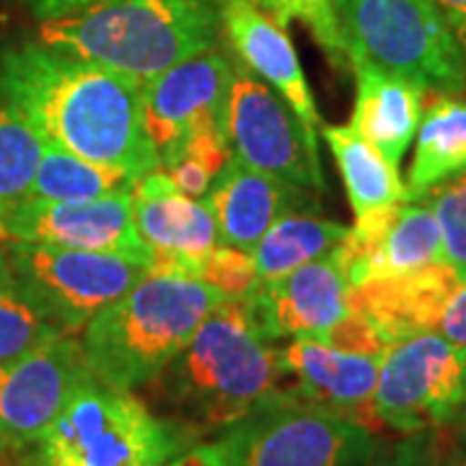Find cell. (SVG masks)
<instances>
[{
  "mask_svg": "<svg viewBox=\"0 0 466 466\" xmlns=\"http://www.w3.org/2000/svg\"><path fill=\"white\" fill-rule=\"evenodd\" d=\"M0 99L26 116L45 143L135 182L158 168L146 125L143 84L42 39L0 52Z\"/></svg>",
  "mask_w": 466,
  "mask_h": 466,
  "instance_id": "1",
  "label": "cell"
},
{
  "mask_svg": "<svg viewBox=\"0 0 466 466\" xmlns=\"http://www.w3.org/2000/svg\"><path fill=\"white\" fill-rule=\"evenodd\" d=\"M150 383L179 420L233 428L290 397L280 348L254 324L244 300H226Z\"/></svg>",
  "mask_w": 466,
  "mask_h": 466,
  "instance_id": "2",
  "label": "cell"
},
{
  "mask_svg": "<svg viewBox=\"0 0 466 466\" xmlns=\"http://www.w3.org/2000/svg\"><path fill=\"white\" fill-rule=\"evenodd\" d=\"M220 0H109L42 21L39 39L146 84L168 67L216 50Z\"/></svg>",
  "mask_w": 466,
  "mask_h": 466,
  "instance_id": "3",
  "label": "cell"
},
{
  "mask_svg": "<svg viewBox=\"0 0 466 466\" xmlns=\"http://www.w3.org/2000/svg\"><path fill=\"white\" fill-rule=\"evenodd\" d=\"M226 300L200 278L148 272L88 321L81 332L86 363L101 383L127 391L148 386Z\"/></svg>",
  "mask_w": 466,
  "mask_h": 466,
  "instance_id": "4",
  "label": "cell"
},
{
  "mask_svg": "<svg viewBox=\"0 0 466 466\" xmlns=\"http://www.w3.org/2000/svg\"><path fill=\"white\" fill-rule=\"evenodd\" d=\"M348 57L360 55L420 86L425 94H461L466 47L435 0H332Z\"/></svg>",
  "mask_w": 466,
  "mask_h": 466,
  "instance_id": "5",
  "label": "cell"
},
{
  "mask_svg": "<svg viewBox=\"0 0 466 466\" xmlns=\"http://www.w3.org/2000/svg\"><path fill=\"white\" fill-rule=\"evenodd\" d=\"M182 443L133 391L91 379L34 441L29 466H164Z\"/></svg>",
  "mask_w": 466,
  "mask_h": 466,
  "instance_id": "6",
  "label": "cell"
},
{
  "mask_svg": "<svg viewBox=\"0 0 466 466\" xmlns=\"http://www.w3.org/2000/svg\"><path fill=\"white\" fill-rule=\"evenodd\" d=\"M5 262L39 311L66 334H81L150 269L119 254L47 244H0Z\"/></svg>",
  "mask_w": 466,
  "mask_h": 466,
  "instance_id": "7",
  "label": "cell"
},
{
  "mask_svg": "<svg viewBox=\"0 0 466 466\" xmlns=\"http://www.w3.org/2000/svg\"><path fill=\"white\" fill-rule=\"evenodd\" d=\"M466 412V348L438 332L391 342L379 366L373 417L401 435L431 433Z\"/></svg>",
  "mask_w": 466,
  "mask_h": 466,
  "instance_id": "8",
  "label": "cell"
},
{
  "mask_svg": "<svg viewBox=\"0 0 466 466\" xmlns=\"http://www.w3.org/2000/svg\"><path fill=\"white\" fill-rule=\"evenodd\" d=\"M226 133L233 156L247 167L299 189H324L319 137L272 86L244 66L233 67Z\"/></svg>",
  "mask_w": 466,
  "mask_h": 466,
  "instance_id": "9",
  "label": "cell"
},
{
  "mask_svg": "<svg viewBox=\"0 0 466 466\" xmlns=\"http://www.w3.org/2000/svg\"><path fill=\"white\" fill-rule=\"evenodd\" d=\"M238 428V466H366L373 433L299 397L269 404Z\"/></svg>",
  "mask_w": 466,
  "mask_h": 466,
  "instance_id": "10",
  "label": "cell"
},
{
  "mask_svg": "<svg viewBox=\"0 0 466 466\" xmlns=\"http://www.w3.org/2000/svg\"><path fill=\"white\" fill-rule=\"evenodd\" d=\"M5 241L104 251L153 267V254L135 226L133 189L91 202H21L0 213V244Z\"/></svg>",
  "mask_w": 466,
  "mask_h": 466,
  "instance_id": "11",
  "label": "cell"
},
{
  "mask_svg": "<svg viewBox=\"0 0 466 466\" xmlns=\"http://www.w3.org/2000/svg\"><path fill=\"white\" fill-rule=\"evenodd\" d=\"M91 379L84 345L70 334L0 363V449L32 446Z\"/></svg>",
  "mask_w": 466,
  "mask_h": 466,
  "instance_id": "12",
  "label": "cell"
},
{
  "mask_svg": "<svg viewBox=\"0 0 466 466\" xmlns=\"http://www.w3.org/2000/svg\"><path fill=\"white\" fill-rule=\"evenodd\" d=\"M233 66L208 50L143 84V125L158 168L184 140L202 130H226Z\"/></svg>",
  "mask_w": 466,
  "mask_h": 466,
  "instance_id": "13",
  "label": "cell"
},
{
  "mask_svg": "<svg viewBox=\"0 0 466 466\" xmlns=\"http://www.w3.org/2000/svg\"><path fill=\"white\" fill-rule=\"evenodd\" d=\"M334 254L352 288L443 262V241L431 205L410 200L355 218V226Z\"/></svg>",
  "mask_w": 466,
  "mask_h": 466,
  "instance_id": "14",
  "label": "cell"
},
{
  "mask_svg": "<svg viewBox=\"0 0 466 466\" xmlns=\"http://www.w3.org/2000/svg\"><path fill=\"white\" fill-rule=\"evenodd\" d=\"M133 218L143 244L153 254L150 272H182L198 278L205 257L220 247L210 208L205 200L187 198L164 168L135 182Z\"/></svg>",
  "mask_w": 466,
  "mask_h": 466,
  "instance_id": "15",
  "label": "cell"
},
{
  "mask_svg": "<svg viewBox=\"0 0 466 466\" xmlns=\"http://www.w3.org/2000/svg\"><path fill=\"white\" fill-rule=\"evenodd\" d=\"M244 303L267 339H317L350 314V280L337 254H329L275 283H259Z\"/></svg>",
  "mask_w": 466,
  "mask_h": 466,
  "instance_id": "16",
  "label": "cell"
},
{
  "mask_svg": "<svg viewBox=\"0 0 466 466\" xmlns=\"http://www.w3.org/2000/svg\"><path fill=\"white\" fill-rule=\"evenodd\" d=\"M280 366L293 397L355 420L370 433L381 431L373 417L381 358L329 348L314 337H293L280 348Z\"/></svg>",
  "mask_w": 466,
  "mask_h": 466,
  "instance_id": "17",
  "label": "cell"
},
{
  "mask_svg": "<svg viewBox=\"0 0 466 466\" xmlns=\"http://www.w3.org/2000/svg\"><path fill=\"white\" fill-rule=\"evenodd\" d=\"M220 21L223 34L228 36L244 67L272 86L296 109L306 130L319 137V115L311 86L306 81L296 47L283 24L251 0H220Z\"/></svg>",
  "mask_w": 466,
  "mask_h": 466,
  "instance_id": "18",
  "label": "cell"
},
{
  "mask_svg": "<svg viewBox=\"0 0 466 466\" xmlns=\"http://www.w3.org/2000/svg\"><path fill=\"white\" fill-rule=\"evenodd\" d=\"M464 283L446 262H435L410 275L379 278L350 288V311L360 314L386 339V345L435 332L451 293Z\"/></svg>",
  "mask_w": 466,
  "mask_h": 466,
  "instance_id": "19",
  "label": "cell"
},
{
  "mask_svg": "<svg viewBox=\"0 0 466 466\" xmlns=\"http://www.w3.org/2000/svg\"><path fill=\"white\" fill-rule=\"evenodd\" d=\"M348 63L355 73V106L350 127L379 150L391 167L400 168L401 156L415 140L425 112V91L360 55L348 57Z\"/></svg>",
  "mask_w": 466,
  "mask_h": 466,
  "instance_id": "20",
  "label": "cell"
},
{
  "mask_svg": "<svg viewBox=\"0 0 466 466\" xmlns=\"http://www.w3.org/2000/svg\"><path fill=\"white\" fill-rule=\"evenodd\" d=\"M299 187L247 167L233 156L202 198L216 218L223 247L251 251L275 220L299 202Z\"/></svg>",
  "mask_w": 466,
  "mask_h": 466,
  "instance_id": "21",
  "label": "cell"
},
{
  "mask_svg": "<svg viewBox=\"0 0 466 466\" xmlns=\"http://www.w3.org/2000/svg\"><path fill=\"white\" fill-rule=\"evenodd\" d=\"M466 171V99L438 94L422 112L415 156L407 174V200H420L438 184Z\"/></svg>",
  "mask_w": 466,
  "mask_h": 466,
  "instance_id": "22",
  "label": "cell"
},
{
  "mask_svg": "<svg viewBox=\"0 0 466 466\" xmlns=\"http://www.w3.org/2000/svg\"><path fill=\"white\" fill-rule=\"evenodd\" d=\"M321 135L342 174L355 218L370 216L397 202H410L407 187L400 179V168L391 167L350 125H324Z\"/></svg>",
  "mask_w": 466,
  "mask_h": 466,
  "instance_id": "23",
  "label": "cell"
},
{
  "mask_svg": "<svg viewBox=\"0 0 466 466\" xmlns=\"http://www.w3.org/2000/svg\"><path fill=\"white\" fill-rule=\"evenodd\" d=\"M350 228L314 216H283L251 249L259 283H275L293 269L329 257L345 241Z\"/></svg>",
  "mask_w": 466,
  "mask_h": 466,
  "instance_id": "24",
  "label": "cell"
},
{
  "mask_svg": "<svg viewBox=\"0 0 466 466\" xmlns=\"http://www.w3.org/2000/svg\"><path fill=\"white\" fill-rule=\"evenodd\" d=\"M133 187L135 179L122 168L94 164L88 158H81L76 153H67L47 143L29 200L91 202L116 195V192H130Z\"/></svg>",
  "mask_w": 466,
  "mask_h": 466,
  "instance_id": "25",
  "label": "cell"
},
{
  "mask_svg": "<svg viewBox=\"0 0 466 466\" xmlns=\"http://www.w3.org/2000/svg\"><path fill=\"white\" fill-rule=\"evenodd\" d=\"M60 337H66V332L39 311L0 249V363L18 360Z\"/></svg>",
  "mask_w": 466,
  "mask_h": 466,
  "instance_id": "26",
  "label": "cell"
},
{
  "mask_svg": "<svg viewBox=\"0 0 466 466\" xmlns=\"http://www.w3.org/2000/svg\"><path fill=\"white\" fill-rule=\"evenodd\" d=\"M45 146L32 122L0 99V213L29 200Z\"/></svg>",
  "mask_w": 466,
  "mask_h": 466,
  "instance_id": "27",
  "label": "cell"
},
{
  "mask_svg": "<svg viewBox=\"0 0 466 466\" xmlns=\"http://www.w3.org/2000/svg\"><path fill=\"white\" fill-rule=\"evenodd\" d=\"M233 158V148L226 130H202L184 140L179 150L164 164V171L171 182L182 189L187 198L200 200L210 192L220 171L228 167Z\"/></svg>",
  "mask_w": 466,
  "mask_h": 466,
  "instance_id": "28",
  "label": "cell"
},
{
  "mask_svg": "<svg viewBox=\"0 0 466 466\" xmlns=\"http://www.w3.org/2000/svg\"><path fill=\"white\" fill-rule=\"evenodd\" d=\"M420 200L431 205L438 220L443 262L453 267L461 280H466V171L449 182L438 184Z\"/></svg>",
  "mask_w": 466,
  "mask_h": 466,
  "instance_id": "29",
  "label": "cell"
},
{
  "mask_svg": "<svg viewBox=\"0 0 466 466\" xmlns=\"http://www.w3.org/2000/svg\"><path fill=\"white\" fill-rule=\"evenodd\" d=\"M262 11H267L275 21L288 26L290 21H300L309 26L319 45L324 47L327 57L339 67L348 60L345 42L337 26V18L332 11V0H251Z\"/></svg>",
  "mask_w": 466,
  "mask_h": 466,
  "instance_id": "30",
  "label": "cell"
},
{
  "mask_svg": "<svg viewBox=\"0 0 466 466\" xmlns=\"http://www.w3.org/2000/svg\"><path fill=\"white\" fill-rule=\"evenodd\" d=\"M198 278L213 285L228 300H249L259 288V278L251 262V251L218 247L213 249L198 269Z\"/></svg>",
  "mask_w": 466,
  "mask_h": 466,
  "instance_id": "31",
  "label": "cell"
},
{
  "mask_svg": "<svg viewBox=\"0 0 466 466\" xmlns=\"http://www.w3.org/2000/svg\"><path fill=\"white\" fill-rule=\"evenodd\" d=\"M317 339L329 348L358 352V355H373V358H383V352L389 348L381 334L373 329V324L355 311H350L348 317L337 321L329 332H324Z\"/></svg>",
  "mask_w": 466,
  "mask_h": 466,
  "instance_id": "32",
  "label": "cell"
},
{
  "mask_svg": "<svg viewBox=\"0 0 466 466\" xmlns=\"http://www.w3.org/2000/svg\"><path fill=\"white\" fill-rule=\"evenodd\" d=\"M366 466H441L438 446H435V431L404 435L401 441L376 446Z\"/></svg>",
  "mask_w": 466,
  "mask_h": 466,
  "instance_id": "33",
  "label": "cell"
},
{
  "mask_svg": "<svg viewBox=\"0 0 466 466\" xmlns=\"http://www.w3.org/2000/svg\"><path fill=\"white\" fill-rule=\"evenodd\" d=\"M238 446H241V438H238V428L233 425L223 438L187 451L184 456L171 459L164 466H238Z\"/></svg>",
  "mask_w": 466,
  "mask_h": 466,
  "instance_id": "34",
  "label": "cell"
},
{
  "mask_svg": "<svg viewBox=\"0 0 466 466\" xmlns=\"http://www.w3.org/2000/svg\"><path fill=\"white\" fill-rule=\"evenodd\" d=\"M435 332L466 348V280L446 300V306L441 311V319L435 324Z\"/></svg>",
  "mask_w": 466,
  "mask_h": 466,
  "instance_id": "35",
  "label": "cell"
},
{
  "mask_svg": "<svg viewBox=\"0 0 466 466\" xmlns=\"http://www.w3.org/2000/svg\"><path fill=\"white\" fill-rule=\"evenodd\" d=\"M26 3L39 21H50V18L70 16V14H78V11L109 3V0H26Z\"/></svg>",
  "mask_w": 466,
  "mask_h": 466,
  "instance_id": "36",
  "label": "cell"
},
{
  "mask_svg": "<svg viewBox=\"0 0 466 466\" xmlns=\"http://www.w3.org/2000/svg\"><path fill=\"white\" fill-rule=\"evenodd\" d=\"M435 446H438L441 466H466V451L459 446L453 435L446 433V428L435 431Z\"/></svg>",
  "mask_w": 466,
  "mask_h": 466,
  "instance_id": "37",
  "label": "cell"
},
{
  "mask_svg": "<svg viewBox=\"0 0 466 466\" xmlns=\"http://www.w3.org/2000/svg\"><path fill=\"white\" fill-rule=\"evenodd\" d=\"M435 3L449 16L453 29L461 34V39H466V0H435Z\"/></svg>",
  "mask_w": 466,
  "mask_h": 466,
  "instance_id": "38",
  "label": "cell"
},
{
  "mask_svg": "<svg viewBox=\"0 0 466 466\" xmlns=\"http://www.w3.org/2000/svg\"><path fill=\"white\" fill-rule=\"evenodd\" d=\"M453 438H456L459 446L466 451V412L456 420V433H453Z\"/></svg>",
  "mask_w": 466,
  "mask_h": 466,
  "instance_id": "39",
  "label": "cell"
}]
</instances>
